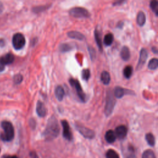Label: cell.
I'll return each mask as SVG.
<instances>
[{
	"mask_svg": "<svg viewBox=\"0 0 158 158\" xmlns=\"http://www.w3.org/2000/svg\"><path fill=\"white\" fill-rule=\"evenodd\" d=\"M60 128L57 119L54 116L51 117L43 133V136L46 141H52L56 138L59 134Z\"/></svg>",
	"mask_w": 158,
	"mask_h": 158,
	"instance_id": "cell-1",
	"label": "cell"
},
{
	"mask_svg": "<svg viewBox=\"0 0 158 158\" xmlns=\"http://www.w3.org/2000/svg\"><path fill=\"white\" fill-rule=\"evenodd\" d=\"M1 127L4 133L0 135L1 140L3 142H11L14 137V129L13 124L7 120H4L1 122Z\"/></svg>",
	"mask_w": 158,
	"mask_h": 158,
	"instance_id": "cell-2",
	"label": "cell"
},
{
	"mask_svg": "<svg viewBox=\"0 0 158 158\" xmlns=\"http://www.w3.org/2000/svg\"><path fill=\"white\" fill-rule=\"evenodd\" d=\"M116 103V99H114V95L110 91L107 95V99H106V105L105 107V113L106 116H109L113 113V109L114 108Z\"/></svg>",
	"mask_w": 158,
	"mask_h": 158,
	"instance_id": "cell-3",
	"label": "cell"
},
{
	"mask_svg": "<svg viewBox=\"0 0 158 158\" xmlns=\"http://www.w3.org/2000/svg\"><path fill=\"white\" fill-rule=\"evenodd\" d=\"M69 14L77 18H88L90 16V13L86 9L83 7H73L69 11Z\"/></svg>",
	"mask_w": 158,
	"mask_h": 158,
	"instance_id": "cell-4",
	"label": "cell"
},
{
	"mask_svg": "<svg viewBox=\"0 0 158 158\" xmlns=\"http://www.w3.org/2000/svg\"><path fill=\"white\" fill-rule=\"evenodd\" d=\"M13 45L14 48L17 50H21L25 45V39L24 36L21 33H16L13 37Z\"/></svg>",
	"mask_w": 158,
	"mask_h": 158,
	"instance_id": "cell-5",
	"label": "cell"
},
{
	"mask_svg": "<svg viewBox=\"0 0 158 158\" xmlns=\"http://www.w3.org/2000/svg\"><path fill=\"white\" fill-rule=\"evenodd\" d=\"M76 128L77 131L80 132V134L83 135V137L87 139H93L95 136V134L93 131L83 126L80 124H76Z\"/></svg>",
	"mask_w": 158,
	"mask_h": 158,
	"instance_id": "cell-6",
	"label": "cell"
},
{
	"mask_svg": "<svg viewBox=\"0 0 158 158\" xmlns=\"http://www.w3.org/2000/svg\"><path fill=\"white\" fill-rule=\"evenodd\" d=\"M69 82L70 83V85L72 87H75V88L76 89L77 95H78L79 97L80 98V100L82 102H85L86 100V95L85 94V93L83 92L82 90V87L80 85V82L77 80L73 79H70Z\"/></svg>",
	"mask_w": 158,
	"mask_h": 158,
	"instance_id": "cell-7",
	"label": "cell"
},
{
	"mask_svg": "<svg viewBox=\"0 0 158 158\" xmlns=\"http://www.w3.org/2000/svg\"><path fill=\"white\" fill-rule=\"evenodd\" d=\"M61 124L63 128V137L68 141H72L73 139V135L68 121L66 120H62L61 121Z\"/></svg>",
	"mask_w": 158,
	"mask_h": 158,
	"instance_id": "cell-8",
	"label": "cell"
},
{
	"mask_svg": "<svg viewBox=\"0 0 158 158\" xmlns=\"http://www.w3.org/2000/svg\"><path fill=\"white\" fill-rule=\"evenodd\" d=\"M128 132V129L125 125H119L118 126L115 131V135L116 136V138L117 137L119 140H123L124 139Z\"/></svg>",
	"mask_w": 158,
	"mask_h": 158,
	"instance_id": "cell-9",
	"label": "cell"
},
{
	"mask_svg": "<svg viewBox=\"0 0 158 158\" xmlns=\"http://www.w3.org/2000/svg\"><path fill=\"white\" fill-rule=\"evenodd\" d=\"M36 111L37 114L41 117H45L46 115V113H47V110H46L44 104L40 101H39L37 102Z\"/></svg>",
	"mask_w": 158,
	"mask_h": 158,
	"instance_id": "cell-10",
	"label": "cell"
},
{
	"mask_svg": "<svg viewBox=\"0 0 158 158\" xmlns=\"http://www.w3.org/2000/svg\"><path fill=\"white\" fill-rule=\"evenodd\" d=\"M148 58V53L147 51L145 49H142L140 52V59H139L138 66H137V69H140L142 68V67L145 64Z\"/></svg>",
	"mask_w": 158,
	"mask_h": 158,
	"instance_id": "cell-11",
	"label": "cell"
},
{
	"mask_svg": "<svg viewBox=\"0 0 158 158\" xmlns=\"http://www.w3.org/2000/svg\"><path fill=\"white\" fill-rule=\"evenodd\" d=\"M14 61V56L11 53H7L4 56H3L0 58V63L3 64L4 66L13 63Z\"/></svg>",
	"mask_w": 158,
	"mask_h": 158,
	"instance_id": "cell-12",
	"label": "cell"
},
{
	"mask_svg": "<svg viewBox=\"0 0 158 158\" xmlns=\"http://www.w3.org/2000/svg\"><path fill=\"white\" fill-rule=\"evenodd\" d=\"M105 140L109 143H113L116 140V136L115 133L112 130L107 131L105 134Z\"/></svg>",
	"mask_w": 158,
	"mask_h": 158,
	"instance_id": "cell-13",
	"label": "cell"
},
{
	"mask_svg": "<svg viewBox=\"0 0 158 158\" xmlns=\"http://www.w3.org/2000/svg\"><path fill=\"white\" fill-rule=\"evenodd\" d=\"M126 92L127 93H128V91H127V90L124 89L123 88H121L120 87H116L114 88V95L117 98H121L126 94Z\"/></svg>",
	"mask_w": 158,
	"mask_h": 158,
	"instance_id": "cell-14",
	"label": "cell"
},
{
	"mask_svg": "<svg viewBox=\"0 0 158 158\" xmlns=\"http://www.w3.org/2000/svg\"><path fill=\"white\" fill-rule=\"evenodd\" d=\"M68 35L71 39H76L78 40H83L85 39V36L82 33L77 31H70L68 33Z\"/></svg>",
	"mask_w": 158,
	"mask_h": 158,
	"instance_id": "cell-15",
	"label": "cell"
},
{
	"mask_svg": "<svg viewBox=\"0 0 158 158\" xmlns=\"http://www.w3.org/2000/svg\"><path fill=\"white\" fill-rule=\"evenodd\" d=\"M120 56L124 61H128L131 58V53H130L129 48L127 46H124L120 52Z\"/></svg>",
	"mask_w": 158,
	"mask_h": 158,
	"instance_id": "cell-16",
	"label": "cell"
},
{
	"mask_svg": "<svg viewBox=\"0 0 158 158\" xmlns=\"http://www.w3.org/2000/svg\"><path fill=\"white\" fill-rule=\"evenodd\" d=\"M146 22V16L143 12L140 11L138 13L136 17V22L139 26H143Z\"/></svg>",
	"mask_w": 158,
	"mask_h": 158,
	"instance_id": "cell-17",
	"label": "cell"
},
{
	"mask_svg": "<svg viewBox=\"0 0 158 158\" xmlns=\"http://www.w3.org/2000/svg\"><path fill=\"white\" fill-rule=\"evenodd\" d=\"M55 95L58 101H61L62 100L64 96V90L61 86H58L56 88Z\"/></svg>",
	"mask_w": 158,
	"mask_h": 158,
	"instance_id": "cell-18",
	"label": "cell"
},
{
	"mask_svg": "<svg viewBox=\"0 0 158 158\" xmlns=\"http://www.w3.org/2000/svg\"><path fill=\"white\" fill-rule=\"evenodd\" d=\"M101 80L105 85H109V83H110V81H111V77H110L109 73L107 71H103L101 73Z\"/></svg>",
	"mask_w": 158,
	"mask_h": 158,
	"instance_id": "cell-19",
	"label": "cell"
},
{
	"mask_svg": "<svg viewBox=\"0 0 158 158\" xmlns=\"http://www.w3.org/2000/svg\"><path fill=\"white\" fill-rule=\"evenodd\" d=\"M145 139H146V141L147 143L150 146H154L155 145V143H156L155 137L152 134H151V133L147 134L145 136Z\"/></svg>",
	"mask_w": 158,
	"mask_h": 158,
	"instance_id": "cell-20",
	"label": "cell"
},
{
	"mask_svg": "<svg viewBox=\"0 0 158 158\" xmlns=\"http://www.w3.org/2000/svg\"><path fill=\"white\" fill-rule=\"evenodd\" d=\"M95 40L96 42V43L98 45V48L100 51H102L103 50V47H102V42H101V33L100 32L96 29L95 30Z\"/></svg>",
	"mask_w": 158,
	"mask_h": 158,
	"instance_id": "cell-21",
	"label": "cell"
},
{
	"mask_svg": "<svg viewBox=\"0 0 158 158\" xmlns=\"http://www.w3.org/2000/svg\"><path fill=\"white\" fill-rule=\"evenodd\" d=\"M114 41V36L112 33H108L105 35L104 38V44L106 46H110Z\"/></svg>",
	"mask_w": 158,
	"mask_h": 158,
	"instance_id": "cell-22",
	"label": "cell"
},
{
	"mask_svg": "<svg viewBox=\"0 0 158 158\" xmlns=\"http://www.w3.org/2000/svg\"><path fill=\"white\" fill-rule=\"evenodd\" d=\"M132 73H133V68L131 66H126L123 70L124 76L126 79L131 78L132 75Z\"/></svg>",
	"mask_w": 158,
	"mask_h": 158,
	"instance_id": "cell-23",
	"label": "cell"
},
{
	"mask_svg": "<svg viewBox=\"0 0 158 158\" xmlns=\"http://www.w3.org/2000/svg\"><path fill=\"white\" fill-rule=\"evenodd\" d=\"M158 66V60L156 58H153L148 63V68L150 70H155Z\"/></svg>",
	"mask_w": 158,
	"mask_h": 158,
	"instance_id": "cell-24",
	"label": "cell"
},
{
	"mask_svg": "<svg viewBox=\"0 0 158 158\" xmlns=\"http://www.w3.org/2000/svg\"><path fill=\"white\" fill-rule=\"evenodd\" d=\"M142 158H156L155 153L151 150H146L142 154Z\"/></svg>",
	"mask_w": 158,
	"mask_h": 158,
	"instance_id": "cell-25",
	"label": "cell"
},
{
	"mask_svg": "<svg viewBox=\"0 0 158 158\" xmlns=\"http://www.w3.org/2000/svg\"><path fill=\"white\" fill-rule=\"evenodd\" d=\"M106 158H120L118 153L114 150H108L106 153Z\"/></svg>",
	"mask_w": 158,
	"mask_h": 158,
	"instance_id": "cell-26",
	"label": "cell"
},
{
	"mask_svg": "<svg viewBox=\"0 0 158 158\" xmlns=\"http://www.w3.org/2000/svg\"><path fill=\"white\" fill-rule=\"evenodd\" d=\"M150 7L151 8L152 11L156 14V16L158 15V1H153L150 3Z\"/></svg>",
	"mask_w": 158,
	"mask_h": 158,
	"instance_id": "cell-27",
	"label": "cell"
},
{
	"mask_svg": "<svg viewBox=\"0 0 158 158\" xmlns=\"http://www.w3.org/2000/svg\"><path fill=\"white\" fill-rule=\"evenodd\" d=\"M72 49V46L66 43L62 44L59 47V50L62 52H67L70 51Z\"/></svg>",
	"mask_w": 158,
	"mask_h": 158,
	"instance_id": "cell-28",
	"label": "cell"
},
{
	"mask_svg": "<svg viewBox=\"0 0 158 158\" xmlns=\"http://www.w3.org/2000/svg\"><path fill=\"white\" fill-rule=\"evenodd\" d=\"M82 79L85 80H88L90 77V71L89 69H83L82 72Z\"/></svg>",
	"mask_w": 158,
	"mask_h": 158,
	"instance_id": "cell-29",
	"label": "cell"
},
{
	"mask_svg": "<svg viewBox=\"0 0 158 158\" xmlns=\"http://www.w3.org/2000/svg\"><path fill=\"white\" fill-rule=\"evenodd\" d=\"M128 150H129V153L126 156L125 158H137L135 154V151H134V148L132 146H129L128 148Z\"/></svg>",
	"mask_w": 158,
	"mask_h": 158,
	"instance_id": "cell-30",
	"label": "cell"
},
{
	"mask_svg": "<svg viewBox=\"0 0 158 158\" xmlns=\"http://www.w3.org/2000/svg\"><path fill=\"white\" fill-rule=\"evenodd\" d=\"M23 80V77L21 74H17L14 77V82L16 84H19Z\"/></svg>",
	"mask_w": 158,
	"mask_h": 158,
	"instance_id": "cell-31",
	"label": "cell"
},
{
	"mask_svg": "<svg viewBox=\"0 0 158 158\" xmlns=\"http://www.w3.org/2000/svg\"><path fill=\"white\" fill-rule=\"evenodd\" d=\"M30 156L32 158H39L38 156H37L36 153L35 151H31L30 153Z\"/></svg>",
	"mask_w": 158,
	"mask_h": 158,
	"instance_id": "cell-32",
	"label": "cell"
},
{
	"mask_svg": "<svg viewBox=\"0 0 158 158\" xmlns=\"http://www.w3.org/2000/svg\"><path fill=\"white\" fill-rule=\"evenodd\" d=\"M5 46V41L4 39H0V46L3 47Z\"/></svg>",
	"mask_w": 158,
	"mask_h": 158,
	"instance_id": "cell-33",
	"label": "cell"
},
{
	"mask_svg": "<svg viewBox=\"0 0 158 158\" xmlns=\"http://www.w3.org/2000/svg\"><path fill=\"white\" fill-rule=\"evenodd\" d=\"M3 158H19L18 157H17L16 156H7L5 155L3 157Z\"/></svg>",
	"mask_w": 158,
	"mask_h": 158,
	"instance_id": "cell-34",
	"label": "cell"
},
{
	"mask_svg": "<svg viewBox=\"0 0 158 158\" xmlns=\"http://www.w3.org/2000/svg\"><path fill=\"white\" fill-rule=\"evenodd\" d=\"M5 68V66H4L3 64H2L1 63H0V72H3Z\"/></svg>",
	"mask_w": 158,
	"mask_h": 158,
	"instance_id": "cell-35",
	"label": "cell"
},
{
	"mask_svg": "<svg viewBox=\"0 0 158 158\" xmlns=\"http://www.w3.org/2000/svg\"><path fill=\"white\" fill-rule=\"evenodd\" d=\"M3 9H4L3 4L1 2H0V13H1L3 11Z\"/></svg>",
	"mask_w": 158,
	"mask_h": 158,
	"instance_id": "cell-36",
	"label": "cell"
},
{
	"mask_svg": "<svg viewBox=\"0 0 158 158\" xmlns=\"http://www.w3.org/2000/svg\"><path fill=\"white\" fill-rule=\"evenodd\" d=\"M152 51H153V53H157V48H156V47H153V48H152Z\"/></svg>",
	"mask_w": 158,
	"mask_h": 158,
	"instance_id": "cell-37",
	"label": "cell"
},
{
	"mask_svg": "<svg viewBox=\"0 0 158 158\" xmlns=\"http://www.w3.org/2000/svg\"><path fill=\"white\" fill-rule=\"evenodd\" d=\"M0 153H1V148H0Z\"/></svg>",
	"mask_w": 158,
	"mask_h": 158,
	"instance_id": "cell-38",
	"label": "cell"
}]
</instances>
